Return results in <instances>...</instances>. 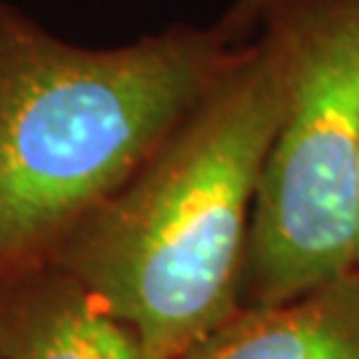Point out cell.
Here are the masks:
<instances>
[{
	"label": "cell",
	"instance_id": "cell-3",
	"mask_svg": "<svg viewBox=\"0 0 359 359\" xmlns=\"http://www.w3.org/2000/svg\"><path fill=\"white\" fill-rule=\"evenodd\" d=\"M261 27L283 46L287 96L258 181L243 306L359 269V0H285Z\"/></svg>",
	"mask_w": 359,
	"mask_h": 359
},
{
	"label": "cell",
	"instance_id": "cell-6",
	"mask_svg": "<svg viewBox=\"0 0 359 359\" xmlns=\"http://www.w3.org/2000/svg\"><path fill=\"white\" fill-rule=\"evenodd\" d=\"M283 3L285 0H231L224 16L216 22L218 32L229 40L231 46H243L256 35L264 19Z\"/></svg>",
	"mask_w": 359,
	"mask_h": 359
},
{
	"label": "cell",
	"instance_id": "cell-2",
	"mask_svg": "<svg viewBox=\"0 0 359 359\" xmlns=\"http://www.w3.org/2000/svg\"><path fill=\"white\" fill-rule=\"evenodd\" d=\"M218 27L77 46L0 0V277L43 264L231 62Z\"/></svg>",
	"mask_w": 359,
	"mask_h": 359
},
{
	"label": "cell",
	"instance_id": "cell-4",
	"mask_svg": "<svg viewBox=\"0 0 359 359\" xmlns=\"http://www.w3.org/2000/svg\"><path fill=\"white\" fill-rule=\"evenodd\" d=\"M0 359H157L72 274L43 261L0 277Z\"/></svg>",
	"mask_w": 359,
	"mask_h": 359
},
{
	"label": "cell",
	"instance_id": "cell-5",
	"mask_svg": "<svg viewBox=\"0 0 359 359\" xmlns=\"http://www.w3.org/2000/svg\"><path fill=\"white\" fill-rule=\"evenodd\" d=\"M184 359H359V269L274 306H243Z\"/></svg>",
	"mask_w": 359,
	"mask_h": 359
},
{
	"label": "cell",
	"instance_id": "cell-1",
	"mask_svg": "<svg viewBox=\"0 0 359 359\" xmlns=\"http://www.w3.org/2000/svg\"><path fill=\"white\" fill-rule=\"evenodd\" d=\"M285 96L283 46L261 27L157 152L48 258L157 359H184L243 309L250 218Z\"/></svg>",
	"mask_w": 359,
	"mask_h": 359
}]
</instances>
